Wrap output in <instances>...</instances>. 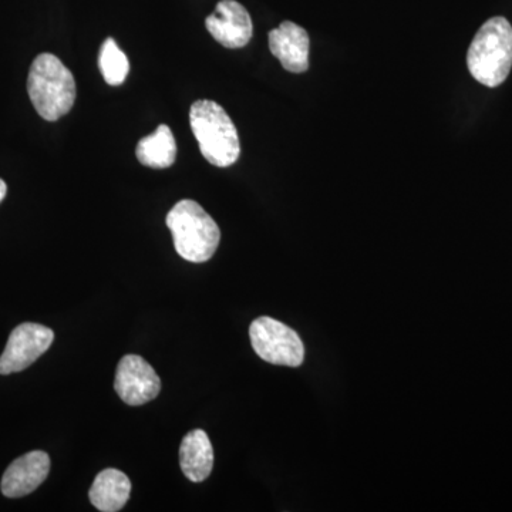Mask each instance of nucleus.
<instances>
[{"instance_id":"11","label":"nucleus","mask_w":512,"mask_h":512,"mask_svg":"<svg viewBox=\"0 0 512 512\" xmlns=\"http://www.w3.org/2000/svg\"><path fill=\"white\" fill-rule=\"evenodd\" d=\"M180 466L192 483L207 480L214 467V448L204 430H192L180 446Z\"/></svg>"},{"instance_id":"2","label":"nucleus","mask_w":512,"mask_h":512,"mask_svg":"<svg viewBox=\"0 0 512 512\" xmlns=\"http://www.w3.org/2000/svg\"><path fill=\"white\" fill-rule=\"evenodd\" d=\"M190 124L202 157L215 167H231L241 156V144L234 121L220 104L198 100L191 106Z\"/></svg>"},{"instance_id":"3","label":"nucleus","mask_w":512,"mask_h":512,"mask_svg":"<svg viewBox=\"0 0 512 512\" xmlns=\"http://www.w3.org/2000/svg\"><path fill=\"white\" fill-rule=\"evenodd\" d=\"M467 66L471 76L487 87H498L507 80L512 67V26L503 16L487 20L468 49Z\"/></svg>"},{"instance_id":"6","label":"nucleus","mask_w":512,"mask_h":512,"mask_svg":"<svg viewBox=\"0 0 512 512\" xmlns=\"http://www.w3.org/2000/svg\"><path fill=\"white\" fill-rule=\"evenodd\" d=\"M55 340V332L39 323H22L10 333L8 345L0 356V375H12L28 369Z\"/></svg>"},{"instance_id":"7","label":"nucleus","mask_w":512,"mask_h":512,"mask_svg":"<svg viewBox=\"0 0 512 512\" xmlns=\"http://www.w3.org/2000/svg\"><path fill=\"white\" fill-rule=\"evenodd\" d=\"M114 389L128 406H143L156 399L161 390V380L143 357L127 355L117 366Z\"/></svg>"},{"instance_id":"4","label":"nucleus","mask_w":512,"mask_h":512,"mask_svg":"<svg viewBox=\"0 0 512 512\" xmlns=\"http://www.w3.org/2000/svg\"><path fill=\"white\" fill-rule=\"evenodd\" d=\"M167 227L173 234L177 254L188 262L210 261L221 241L217 222L198 202L183 200L168 212Z\"/></svg>"},{"instance_id":"1","label":"nucleus","mask_w":512,"mask_h":512,"mask_svg":"<svg viewBox=\"0 0 512 512\" xmlns=\"http://www.w3.org/2000/svg\"><path fill=\"white\" fill-rule=\"evenodd\" d=\"M28 93L37 114L47 121H56L74 106L76 80L62 60L43 53L30 66Z\"/></svg>"},{"instance_id":"9","label":"nucleus","mask_w":512,"mask_h":512,"mask_svg":"<svg viewBox=\"0 0 512 512\" xmlns=\"http://www.w3.org/2000/svg\"><path fill=\"white\" fill-rule=\"evenodd\" d=\"M50 471V458L45 451H30L13 461L2 478V493L8 498L29 495L45 483Z\"/></svg>"},{"instance_id":"12","label":"nucleus","mask_w":512,"mask_h":512,"mask_svg":"<svg viewBox=\"0 0 512 512\" xmlns=\"http://www.w3.org/2000/svg\"><path fill=\"white\" fill-rule=\"evenodd\" d=\"M130 478L116 468H107L97 474L90 488V501L101 512H117L130 498Z\"/></svg>"},{"instance_id":"15","label":"nucleus","mask_w":512,"mask_h":512,"mask_svg":"<svg viewBox=\"0 0 512 512\" xmlns=\"http://www.w3.org/2000/svg\"><path fill=\"white\" fill-rule=\"evenodd\" d=\"M6 194H8V185L0 178V202L5 200Z\"/></svg>"},{"instance_id":"8","label":"nucleus","mask_w":512,"mask_h":512,"mask_svg":"<svg viewBox=\"0 0 512 512\" xmlns=\"http://www.w3.org/2000/svg\"><path fill=\"white\" fill-rule=\"evenodd\" d=\"M211 36L228 49H241L251 42L254 26L248 10L235 0H221L205 20Z\"/></svg>"},{"instance_id":"14","label":"nucleus","mask_w":512,"mask_h":512,"mask_svg":"<svg viewBox=\"0 0 512 512\" xmlns=\"http://www.w3.org/2000/svg\"><path fill=\"white\" fill-rule=\"evenodd\" d=\"M99 66L104 80L110 86H120L127 79L130 63L113 37H109L101 46Z\"/></svg>"},{"instance_id":"5","label":"nucleus","mask_w":512,"mask_h":512,"mask_svg":"<svg viewBox=\"0 0 512 512\" xmlns=\"http://www.w3.org/2000/svg\"><path fill=\"white\" fill-rule=\"evenodd\" d=\"M249 338L256 355L272 365L298 367L305 360V346L298 333L269 316L252 322Z\"/></svg>"},{"instance_id":"13","label":"nucleus","mask_w":512,"mask_h":512,"mask_svg":"<svg viewBox=\"0 0 512 512\" xmlns=\"http://www.w3.org/2000/svg\"><path fill=\"white\" fill-rule=\"evenodd\" d=\"M136 156L138 161L146 167L157 168V170L171 167L177 158V143L171 128L161 124L151 136L140 140L136 148Z\"/></svg>"},{"instance_id":"10","label":"nucleus","mask_w":512,"mask_h":512,"mask_svg":"<svg viewBox=\"0 0 512 512\" xmlns=\"http://www.w3.org/2000/svg\"><path fill=\"white\" fill-rule=\"evenodd\" d=\"M309 35L293 22H284L269 32V50L291 73H305L309 69Z\"/></svg>"}]
</instances>
